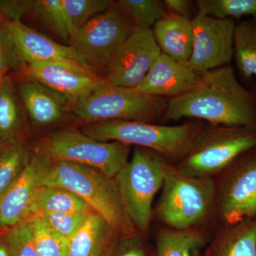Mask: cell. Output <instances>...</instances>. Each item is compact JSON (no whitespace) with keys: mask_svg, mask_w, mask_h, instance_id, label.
Here are the masks:
<instances>
[{"mask_svg":"<svg viewBox=\"0 0 256 256\" xmlns=\"http://www.w3.org/2000/svg\"><path fill=\"white\" fill-rule=\"evenodd\" d=\"M37 256H68L69 240L54 232L38 215L28 218Z\"/></svg>","mask_w":256,"mask_h":256,"instance_id":"obj_26","label":"cell"},{"mask_svg":"<svg viewBox=\"0 0 256 256\" xmlns=\"http://www.w3.org/2000/svg\"><path fill=\"white\" fill-rule=\"evenodd\" d=\"M28 146L15 139L0 146V197L18 180L31 158Z\"/></svg>","mask_w":256,"mask_h":256,"instance_id":"obj_25","label":"cell"},{"mask_svg":"<svg viewBox=\"0 0 256 256\" xmlns=\"http://www.w3.org/2000/svg\"><path fill=\"white\" fill-rule=\"evenodd\" d=\"M198 77L186 64L161 53L136 89L146 95L172 98L190 90Z\"/></svg>","mask_w":256,"mask_h":256,"instance_id":"obj_16","label":"cell"},{"mask_svg":"<svg viewBox=\"0 0 256 256\" xmlns=\"http://www.w3.org/2000/svg\"><path fill=\"white\" fill-rule=\"evenodd\" d=\"M194 118L213 126L256 127V96L224 66L200 76L194 86L168 99L163 120Z\"/></svg>","mask_w":256,"mask_h":256,"instance_id":"obj_1","label":"cell"},{"mask_svg":"<svg viewBox=\"0 0 256 256\" xmlns=\"http://www.w3.org/2000/svg\"><path fill=\"white\" fill-rule=\"evenodd\" d=\"M252 92L256 96V85L254 86V89H252Z\"/></svg>","mask_w":256,"mask_h":256,"instance_id":"obj_38","label":"cell"},{"mask_svg":"<svg viewBox=\"0 0 256 256\" xmlns=\"http://www.w3.org/2000/svg\"><path fill=\"white\" fill-rule=\"evenodd\" d=\"M196 6L198 13L220 20L256 18V0H198Z\"/></svg>","mask_w":256,"mask_h":256,"instance_id":"obj_28","label":"cell"},{"mask_svg":"<svg viewBox=\"0 0 256 256\" xmlns=\"http://www.w3.org/2000/svg\"><path fill=\"white\" fill-rule=\"evenodd\" d=\"M136 28L130 18L114 3L79 30L72 36L70 46L94 72H106Z\"/></svg>","mask_w":256,"mask_h":256,"instance_id":"obj_9","label":"cell"},{"mask_svg":"<svg viewBox=\"0 0 256 256\" xmlns=\"http://www.w3.org/2000/svg\"><path fill=\"white\" fill-rule=\"evenodd\" d=\"M90 212H92L44 213L38 216L54 232L70 242L87 220Z\"/></svg>","mask_w":256,"mask_h":256,"instance_id":"obj_31","label":"cell"},{"mask_svg":"<svg viewBox=\"0 0 256 256\" xmlns=\"http://www.w3.org/2000/svg\"><path fill=\"white\" fill-rule=\"evenodd\" d=\"M146 237L138 233L120 236L108 256H156Z\"/></svg>","mask_w":256,"mask_h":256,"instance_id":"obj_33","label":"cell"},{"mask_svg":"<svg viewBox=\"0 0 256 256\" xmlns=\"http://www.w3.org/2000/svg\"><path fill=\"white\" fill-rule=\"evenodd\" d=\"M130 149L124 143L96 140L82 131L66 128L50 134L44 152L50 159L87 165L114 178L128 164Z\"/></svg>","mask_w":256,"mask_h":256,"instance_id":"obj_10","label":"cell"},{"mask_svg":"<svg viewBox=\"0 0 256 256\" xmlns=\"http://www.w3.org/2000/svg\"><path fill=\"white\" fill-rule=\"evenodd\" d=\"M34 0H0V16L6 21H21L31 13Z\"/></svg>","mask_w":256,"mask_h":256,"instance_id":"obj_35","label":"cell"},{"mask_svg":"<svg viewBox=\"0 0 256 256\" xmlns=\"http://www.w3.org/2000/svg\"><path fill=\"white\" fill-rule=\"evenodd\" d=\"M162 53L150 28L136 26L105 72L107 84L136 88Z\"/></svg>","mask_w":256,"mask_h":256,"instance_id":"obj_12","label":"cell"},{"mask_svg":"<svg viewBox=\"0 0 256 256\" xmlns=\"http://www.w3.org/2000/svg\"><path fill=\"white\" fill-rule=\"evenodd\" d=\"M136 26L150 28L168 12L160 0H120L116 2Z\"/></svg>","mask_w":256,"mask_h":256,"instance_id":"obj_30","label":"cell"},{"mask_svg":"<svg viewBox=\"0 0 256 256\" xmlns=\"http://www.w3.org/2000/svg\"><path fill=\"white\" fill-rule=\"evenodd\" d=\"M30 80H36L65 96L75 104L105 84L94 70L66 62H50L24 65Z\"/></svg>","mask_w":256,"mask_h":256,"instance_id":"obj_13","label":"cell"},{"mask_svg":"<svg viewBox=\"0 0 256 256\" xmlns=\"http://www.w3.org/2000/svg\"><path fill=\"white\" fill-rule=\"evenodd\" d=\"M42 152L32 156L22 174L0 197V232L10 230L28 220V207L40 188Z\"/></svg>","mask_w":256,"mask_h":256,"instance_id":"obj_15","label":"cell"},{"mask_svg":"<svg viewBox=\"0 0 256 256\" xmlns=\"http://www.w3.org/2000/svg\"><path fill=\"white\" fill-rule=\"evenodd\" d=\"M206 124L188 122L164 126L140 121L109 120L88 124L82 131L96 140L116 141L150 150L176 165L188 156Z\"/></svg>","mask_w":256,"mask_h":256,"instance_id":"obj_4","label":"cell"},{"mask_svg":"<svg viewBox=\"0 0 256 256\" xmlns=\"http://www.w3.org/2000/svg\"><path fill=\"white\" fill-rule=\"evenodd\" d=\"M168 102L164 98L106 82L74 104L72 110L89 124L109 120L154 122L163 119Z\"/></svg>","mask_w":256,"mask_h":256,"instance_id":"obj_6","label":"cell"},{"mask_svg":"<svg viewBox=\"0 0 256 256\" xmlns=\"http://www.w3.org/2000/svg\"><path fill=\"white\" fill-rule=\"evenodd\" d=\"M164 4L170 12L190 18L191 2L188 0H164Z\"/></svg>","mask_w":256,"mask_h":256,"instance_id":"obj_36","label":"cell"},{"mask_svg":"<svg viewBox=\"0 0 256 256\" xmlns=\"http://www.w3.org/2000/svg\"><path fill=\"white\" fill-rule=\"evenodd\" d=\"M3 142H0V146H1L2 144V143Z\"/></svg>","mask_w":256,"mask_h":256,"instance_id":"obj_39","label":"cell"},{"mask_svg":"<svg viewBox=\"0 0 256 256\" xmlns=\"http://www.w3.org/2000/svg\"><path fill=\"white\" fill-rule=\"evenodd\" d=\"M217 226L256 218V146L215 176Z\"/></svg>","mask_w":256,"mask_h":256,"instance_id":"obj_8","label":"cell"},{"mask_svg":"<svg viewBox=\"0 0 256 256\" xmlns=\"http://www.w3.org/2000/svg\"><path fill=\"white\" fill-rule=\"evenodd\" d=\"M31 13L47 30L63 41L70 42L62 0H34Z\"/></svg>","mask_w":256,"mask_h":256,"instance_id":"obj_29","label":"cell"},{"mask_svg":"<svg viewBox=\"0 0 256 256\" xmlns=\"http://www.w3.org/2000/svg\"><path fill=\"white\" fill-rule=\"evenodd\" d=\"M90 212L94 210L86 202L69 190L58 186H40L32 197L28 218L44 213Z\"/></svg>","mask_w":256,"mask_h":256,"instance_id":"obj_22","label":"cell"},{"mask_svg":"<svg viewBox=\"0 0 256 256\" xmlns=\"http://www.w3.org/2000/svg\"><path fill=\"white\" fill-rule=\"evenodd\" d=\"M234 58L244 80H250L256 77V18L236 24Z\"/></svg>","mask_w":256,"mask_h":256,"instance_id":"obj_23","label":"cell"},{"mask_svg":"<svg viewBox=\"0 0 256 256\" xmlns=\"http://www.w3.org/2000/svg\"><path fill=\"white\" fill-rule=\"evenodd\" d=\"M169 163L156 152L136 146L132 159L114 178L126 214L141 235L149 234L154 200L162 188Z\"/></svg>","mask_w":256,"mask_h":256,"instance_id":"obj_5","label":"cell"},{"mask_svg":"<svg viewBox=\"0 0 256 256\" xmlns=\"http://www.w3.org/2000/svg\"><path fill=\"white\" fill-rule=\"evenodd\" d=\"M203 256H256V218L216 227Z\"/></svg>","mask_w":256,"mask_h":256,"instance_id":"obj_19","label":"cell"},{"mask_svg":"<svg viewBox=\"0 0 256 256\" xmlns=\"http://www.w3.org/2000/svg\"><path fill=\"white\" fill-rule=\"evenodd\" d=\"M12 80L5 76L0 80V142L13 140L22 124V110Z\"/></svg>","mask_w":256,"mask_h":256,"instance_id":"obj_24","label":"cell"},{"mask_svg":"<svg viewBox=\"0 0 256 256\" xmlns=\"http://www.w3.org/2000/svg\"><path fill=\"white\" fill-rule=\"evenodd\" d=\"M214 230H176L158 225L154 234L156 256H203Z\"/></svg>","mask_w":256,"mask_h":256,"instance_id":"obj_21","label":"cell"},{"mask_svg":"<svg viewBox=\"0 0 256 256\" xmlns=\"http://www.w3.org/2000/svg\"><path fill=\"white\" fill-rule=\"evenodd\" d=\"M2 234L9 256H37L28 220Z\"/></svg>","mask_w":256,"mask_h":256,"instance_id":"obj_32","label":"cell"},{"mask_svg":"<svg viewBox=\"0 0 256 256\" xmlns=\"http://www.w3.org/2000/svg\"><path fill=\"white\" fill-rule=\"evenodd\" d=\"M152 30L162 53L178 62L188 63L193 45L192 20L168 12Z\"/></svg>","mask_w":256,"mask_h":256,"instance_id":"obj_18","label":"cell"},{"mask_svg":"<svg viewBox=\"0 0 256 256\" xmlns=\"http://www.w3.org/2000/svg\"><path fill=\"white\" fill-rule=\"evenodd\" d=\"M16 90L35 126L46 127L63 119L68 102L65 96L33 80L18 82Z\"/></svg>","mask_w":256,"mask_h":256,"instance_id":"obj_17","label":"cell"},{"mask_svg":"<svg viewBox=\"0 0 256 256\" xmlns=\"http://www.w3.org/2000/svg\"><path fill=\"white\" fill-rule=\"evenodd\" d=\"M256 146V127L206 124L178 169L198 178H214L242 153Z\"/></svg>","mask_w":256,"mask_h":256,"instance_id":"obj_7","label":"cell"},{"mask_svg":"<svg viewBox=\"0 0 256 256\" xmlns=\"http://www.w3.org/2000/svg\"><path fill=\"white\" fill-rule=\"evenodd\" d=\"M120 236L95 212L69 242L68 256H108Z\"/></svg>","mask_w":256,"mask_h":256,"instance_id":"obj_20","label":"cell"},{"mask_svg":"<svg viewBox=\"0 0 256 256\" xmlns=\"http://www.w3.org/2000/svg\"><path fill=\"white\" fill-rule=\"evenodd\" d=\"M42 153L40 186H58L73 192L121 236L138 233L126 214L114 178L92 166L52 160Z\"/></svg>","mask_w":256,"mask_h":256,"instance_id":"obj_2","label":"cell"},{"mask_svg":"<svg viewBox=\"0 0 256 256\" xmlns=\"http://www.w3.org/2000/svg\"><path fill=\"white\" fill-rule=\"evenodd\" d=\"M4 21L12 36L16 52L23 66L66 62L78 64L94 70L70 45L66 46L57 43L46 35L30 28L22 21H6L4 20Z\"/></svg>","mask_w":256,"mask_h":256,"instance_id":"obj_14","label":"cell"},{"mask_svg":"<svg viewBox=\"0 0 256 256\" xmlns=\"http://www.w3.org/2000/svg\"><path fill=\"white\" fill-rule=\"evenodd\" d=\"M192 22L193 45L186 65L198 76L229 65L234 58V20L197 13Z\"/></svg>","mask_w":256,"mask_h":256,"instance_id":"obj_11","label":"cell"},{"mask_svg":"<svg viewBox=\"0 0 256 256\" xmlns=\"http://www.w3.org/2000/svg\"><path fill=\"white\" fill-rule=\"evenodd\" d=\"M22 65L18 57L11 34L8 31L4 20L0 18V80L10 69Z\"/></svg>","mask_w":256,"mask_h":256,"instance_id":"obj_34","label":"cell"},{"mask_svg":"<svg viewBox=\"0 0 256 256\" xmlns=\"http://www.w3.org/2000/svg\"><path fill=\"white\" fill-rule=\"evenodd\" d=\"M0 256H9L2 234L0 232Z\"/></svg>","mask_w":256,"mask_h":256,"instance_id":"obj_37","label":"cell"},{"mask_svg":"<svg viewBox=\"0 0 256 256\" xmlns=\"http://www.w3.org/2000/svg\"><path fill=\"white\" fill-rule=\"evenodd\" d=\"M67 25L72 36L92 18L114 4L110 0H62Z\"/></svg>","mask_w":256,"mask_h":256,"instance_id":"obj_27","label":"cell"},{"mask_svg":"<svg viewBox=\"0 0 256 256\" xmlns=\"http://www.w3.org/2000/svg\"><path fill=\"white\" fill-rule=\"evenodd\" d=\"M161 193L153 208V220L176 230L217 226L214 178L186 174L169 163Z\"/></svg>","mask_w":256,"mask_h":256,"instance_id":"obj_3","label":"cell"}]
</instances>
